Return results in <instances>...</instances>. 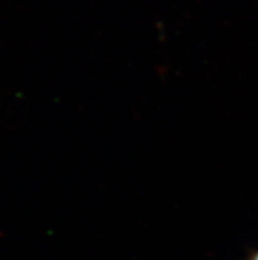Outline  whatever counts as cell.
<instances>
[{"label":"cell","instance_id":"obj_1","mask_svg":"<svg viewBox=\"0 0 258 260\" xmlns=\"http://www.w3.org/2000/svg\"><path fill=\"white\" fill-rule=\"evenodd\" d=\"M249 260H258V251H257V252H255V254L253 255V256L250 257V259H249Z\"/></svg>","mask_w":258,"mask_h":260}]
</instances>
